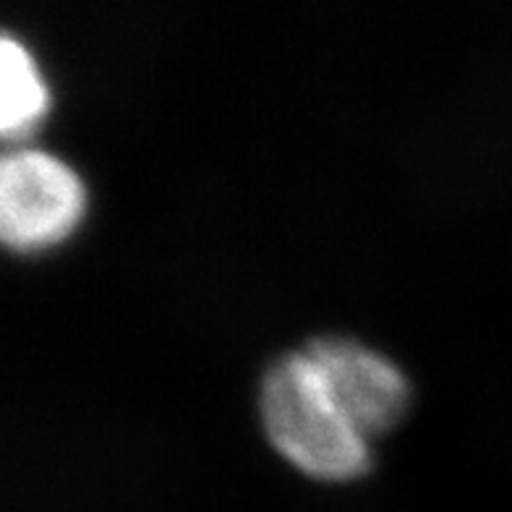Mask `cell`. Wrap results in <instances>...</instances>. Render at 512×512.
Segmentation results:
<instances>
[{"instance_id": "cell-4", "label": "cell", "mask_w": 512, "mask_h": 512, "mask_svg": "<svg viewBox=\"0 0 512 512\" xmlns=\"http://www.w3.org/2000/svg\"><path fill=\"white\" fill-rule=\"evenodd\" d=\"M50 105L48 81L27 42L3 32L0 37V131L8 144L24 142V136L42 121Z\"/></svg>"}, {"instance_id": "cell-1", "label": "cell", "mask_w": 512, "mask_h": 512, "mask_svg": "<svg viewBox=\"0 0 512 512\" xmlns=\"http://www.w3.org/2000/svg\"><path fill=\"white\" fill-rule=\"evenodd\" d=\"M256 405L270 445L314 479L345 481L371 465V437L340 408L304 348L272 358Z\"/></svg>"}, {"instance_id": "cell-3", "label": "cell", "mask_w": 512, "mask_h": 512, "mask_svg": "<svg viewBox=\"0 0 512 512\" xmlns=\"http://www.w3.org/2000/svg\"><path fill=\"white\" fill-rule=\"evenodd\" d=\"M353 424L371 437L403 416L411 400L405 371L351 335H317L301 345Z\"/></svg>"}, {"instance_id": "cell-2", "label": "cell", "mask_w": 512, "mask_h": 512, "mask_svg": "<svg viewBox=\"0 0 512 512\" xmlns=\"http://www.w3.org/2000/svg\"><path fill=\"white\" fill-rule=\"evenodd\" d=\"M87 212V186L71 162L14 142L0 157V236L8 249L42 251L66 241Z\"/></svg>"}]
</instances>
